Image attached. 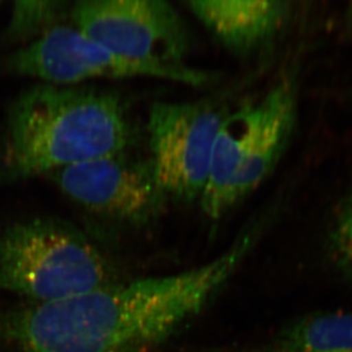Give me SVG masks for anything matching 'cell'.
<instances>
[{"mask_svg": "<svg viewBox=\"0 0 352 352\" xmlns=\"http://www.w3.org/2000/svg\"><path fill=\"white\" fill-rule=\"evenodd\" d=\"M228 112L214 100L152 105L147 120L150 163L166 199L199 202L209 178L217 133Z\"/></svg>", "mask_w": 352, "mask_h": 352, "instance_id": "cell-6", "label": "cell"}, {"mask_svg": "<svg viewBox=\"0 0 352 352\" xmlns=\"http://www.w3.org/2000/svg\"><path fill=\"white\" fill-rule=\"evenodd\" d=\"M298 97V72L289 71L260 100L228 112L217 133L199 199L210 219L226 216L278 166L296 129Z\"/></svg>", "mask_w": 352, "mask_h": 352, "instance_id": "cell-3", "label": "cell"}, {"mask_svg": "<svg viewBox=\"0 0 352 352\" xmlns=\"http://www.w3.org/2000/svg\"><path fill=\"white\" fill-rule=\"evenodd\" d=\"M346 19L348 24L352 28V3H350L349 6L346 8Z\"/></svg>", "mask_w": 352, "mask_h": 352, "instance_id": "cell-12", "label": "cell"}, {"mask_svg": "<svg viewBox=\"0 0 352 352\" xmlns=\"http://www.w3.org/2000/svg\"><path fill=\"white\" fill-rule=\"evenodd\" d=\"M74 27L112 53L157 71L160 79L208 86L216 74L188 64L190 34L164 0H81L70 10Z\"/></svg>", "mask_w": 352, "mask_h": 352, "instance_id": "cell-5", "label": "cell"}, {"mask_svg": "<svg viewBox=\"0 0 352 352\" xmlns=\"http://www.w3.org/2000/svg\"><path fill=\"white\" fill-rule=\"evenodd\" d=\"M188 6L225 48L242 57L252 56L270 46L291 13V3L279 0H196Z\"/></svg>", "mask_w": 352, "mask_h": 352, "instance_id": "cell-8", "label": "cell"}, {"mask_svg": "<svg viewBox=\"0 0 352 352\" xmlns=\"http://www.w3.org/2000/svg\"><path fill=\"white\" fill-rule=\"evenodd\" d=\"M329 241L336 263L352 278V192L336 206Z\"/></svg>", "mask_w": 352, "mask_h": 352, "instance_id": "cell-11", "label": "cell"}, {"mask_svg": "<svg viewBox=\"0 0 352 352\" xmlns=\"http://www.w3.org/2000/svg\"><path fill=\"white\" fill-rule=\"evenodd\" d=\"M114 268L77 227L34 218L0 230V289L50 303L113 284Z\"/></svg>", "mask_w": 352, "mask_h": 352, "instance_id": "cell-4", "label": "cell"}, {"mask_svg": "<svg viewBox=\"0 0 352 352\" xmlns=\"http://www.w3.org/2000/svg\"><path fill=\"white\" fill-rule=\"evenodd\" d=\"M133 129L117 94L38 85L10 107L3 175L25 179L126 152Z\"/></svg>", "mask_w": 352, "mask_h": 352, "instance_id": "cell-2", "label": "cell"}, {"mask_svg": "<svg viewBox=\"0 0 352 352\" xmlns=\"http://www.w3.org/2000/svg\"><path fill=\"white\" fill-rule=\"evenodd\" d=\"M69 3L63 1H16L7 25V39L34 41L57 27Z\"/></svg>", "mask_w": 352, "mask_h": 352, "instance_id": "cell-10", "label": "cell"}, {"mask_svg": "<svg viewBox=\"0 0 352 352\" xmlns=\"http://www.w3.org/2000/svg\"><path fill=\"white\" fill-rule=\"evenodd\" d=\"M266 218L226 252L185 273L110 284L0 314V339L24 352H143L193 317L233 275Z\"/></svg>", "mask_w": 352, "mask_h": 352, "instance_id": "cell-1", "label": "cell"}, {"mask_svg": "<svg viewBox=\"0 0 352 352\" xmlns=\"http://www.w3.org/2000/svg\"><path fill=\"white\" fill-rule=\"evenodd\" d=\"M270 352H352V313L301 319L280 334Z\"/></svg>", "mask_w": 352, "mask_h": 352, "instance_id": "cell-9", "label": "cell"}, {"mask_svg": "<svg viewBox=\"0 0 352 352\" xmlns=\"http://www.w3.org/2000/svg\"><path fill=\"white\" fill-rule=\"evenodd\" d=\"M48 176L78 206L116 223H148L166 201L151 163L131 159L126 152L67 166Z\"/></svg>", "mask_w": 352, "mask_h": 352, "instance_id": "cell-7", "label": "cell"}]
</instances>
